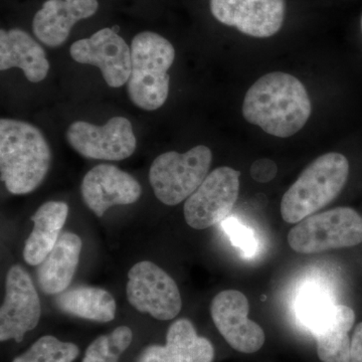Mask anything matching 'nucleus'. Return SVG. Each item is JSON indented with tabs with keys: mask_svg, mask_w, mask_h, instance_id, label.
<instances>
[{
	"mask_svg": "<svg viewBox=\"0 0 362 362\" xmlns=\"http://www.w3.org/2000/svg\"><path fill=\"white\" fill-rule=\"evenodd\" d=\"M311 111L306 88L294 76L282 71L259 78L247 90L243 104L247 122L280 138L299 132L306 125Z\"/></svg>",
	"mask_w": 362,
	"mask_h": 362,
	"instance_id": "nucleus-1",
	"label": "nucleus"
},
{
	"mask_svg": "<svg viewBox=\"0 0 362 362\" xmlns=\"http://www.w3.org/2000/svg\"><path fill=\"white\" fill-rule=\"evenodd\" d=\"M52 164V150L37 126L0 120V173L11 194H28L45 180Z\"/></svg>",
	"mask_w": 362,
	"mask_h": 362,
	"instance_id": "nucleus-2",
	"label": "nucleus"
},
{
	"mask_svg": "<svg viewBox=\"0 0 362 362\" xmlns=\"http://www.w3.org/2000/svg\"><path fill=\"white\" fill-rule=\"evenodd\" d=\"M175 51L165 37L153 32L138 33L131 44V71L127 82L131 102L145 111L165 104Z\"/></svg>",
	"mask_w": 362,
	"mask_h": 362,
	"instance_id": "nucleus-3",
	"label": "nucleus"
},
{
	"mask_svg": "<svg viewBox=\"0 0 362 362\" xmlns=\"http://www.w3.org/2000/svg\"><path fill=\"white\" fill-rule=\"evenodd\" d=\"M349 175V162L337 152L318 157L302 171L281 202V214L288 223H298L329 204L342 192Z\"/></svg>",
	"mask_w": 362,
	"mask_h": 362,
	"instance_id": "nucleus-4",
	"label": "nucleus"
},
{
	"mask_svg": "<svg viewBox=\"0 0 362 362\" xmlns=\"http://www.w3.org/2000/svg\"><path fill=\"white\" fill-rule=\"evenodd\" d=\"M213 161L209 147L199 145L185 153L165 152L156 158L149 181L157 199L166 206H177L204 182Z\"/></svg>",
	"mask_w": 362,
	"mask_h": 362,
	"instance_id": "nucleus-5",
	"label": "nucleus"
},
{
	"mask_svg": "<svg viewBox=\"0 0 362 362\" xmlns=\"http://www.w3.org/2000/svg\"><path fill=\"white\" fill-rule=\"evenodd\" d=\"M288 244L300 254H317L362 243V216L350 207H337L300 221L288 233Z\"/></svg>",
	"mask_w": 362,
	"mask_h": 362,
	"instance_id": "nucleus-6",
	"label": "nucleus"
},
{
	"mask_svg": "<svg viewBox=\"0 0 362 362\" xmlns=\"http://www.w3.org/2000/svg\"><path fill=\"white\" fill-rule=\"evenodd\" d=\"M126 295L133 308L157 320L175 318L182 307L175 281L149 261L139 262L128 272Z\"/></svg>",
	"mask_w": 362,
	"mask_h": 362,
	"instance_id": "nucleus-7",
	"label": "nucleus"
},
{
	"mask_svg": "<svg viewBox=\"0 0 362 362\" xmlns=\"http://www.w3.org/2000/svg\"><path fill=\"white\" fill-rule=\"evenodd\" d=\"M66 141L85 158L121 161L136 150L133 126L125 117H113L103 126L76 121L66 130Z\"/></svg>",
	"mask_w": 362,
	"mask_h": 362,
	"instance_id": "nucleus-8",
	"label": "nucleus"
},
{
	"mask_svg": "<svg viewBox=\"0 0 362 362\" xmlns=\"http://www.w3.org/2000/svg\"><path fill=\"white\" fill-rule=\"evenodd\" d=\"M240 175L228 166L211 171L185 202L183 214L187 225L204 230L226 220L239 197Z\"/></svg>",
	"mask_w": 362,
	"mask_h": 362,
	"instance_id": "nucleus-9",
	"label": "nucleus"
},
{
	"mask_svg": "<svg viewBox=\"0 0 362 362\" xmlns=\"http://www.w3.org/2000/svg\"><path fill=\"white\" fill-rule=\"evenodd\" d=\"M42 307L37 289L25 269L14 265L7 272L6 298L0 308V340L23 341L37 327Z\"/></svg>",
	"mask_w": 362,
	"mask_h": 362,
	"instance_id": "nucleus-10",
	"label": "nucleus"
},
{
	"mask_svg": "<svg viewBox=\"0 0 362 362\" xmlns=\"http://www.w3.org/2000/svg\"><path fill=\"white\" fill-rule=\"evenodd\" d=\"M70 54L77 63L98 66L111 88L122 87L129 80L131 47L112 28H103L74 42Z\"/></svg>",
	"mask_w": 362,
	"mask_h": 362,
	"instance_id": "nucleus-11",
	"label": "nucleus"
},
{
	"mask_svg": "<svg viewBox=\"0 0 362 362\" xmlns=\"http://www.w3.org/2000/svg\"><path fill=\"white\" fill-rule=\"evenodd\" d=\"M249 301L237 290L221 291L211 305V318L230 347L243 354H254L263 347L265 333L261 326L250 320Z\"/></svg>",
	"mask_w": 362,
	"mask_h": 362,
	"instance_id": "nucleus-12",
	"label": "nucleus"
},
{
	"mask_svg": "<svg viewBox=\"0 0 362 362\" xmlns=\"http://www.w3.org/2000/svg\"><path fill=\"white\" fill-rule=\"evenodd\" d=\"M211 11L223 25L252 37H270L282 28L285 0H211Z\"/></svg>",
	"mask_w": 362,
	"mask_h": 362,
	"instance_id": "nucleus-13",
	"label": "nucleus"
},
{
	"mask_svg": "<svg viewBox=\"0 0 362 362\" xmlns=\"http://www.w3.org/2000/svg\"><path fill=\"white\" fill-rule=\"evenodd\" d=\"M142 194L140 183L112 164H100L88 171L82 182V197L98 218L115 206L135 204Z\"/></svg>",
	"mask_w": 362,
	"mask_h": 362,
	"instance_id": "nucleus-14",
	"label": "nucleus"
},
{
	"mask_svg": "<svg viewBox=\"0 0 362 362\" xmlns=\"http://www.w3.org/2000/svg\"><path fill=\"white\" fill-rule=\"evenodd\" d=\"M214 349L206 337L197 335L194 324L181 318L171 324L165 345H150L136 362H213Z\"/></svg>",
	"mask_w": 362,
	"mask_h": 362,
	"instance_id": "nucleus-15",
	"label": "nucleus"
},
{
	"mask_svg": "<svg viewBox=\"0 0 362 362\" xmlns=\"http://www.w3.org/2000/svg\"><path fill=\"white\" fill-rule=\"evenodd\" d=\"M98 8V0H47L33 18V33L47 47H58L78 21L94 16Z\"/></svg>",
	"mask_w": 362,
	"mask_h": 362,
	"instance_id": "nucleus-16",
	"label": "nucleus"
},
{
	"mask_svg": "<svg viewBox=\"0 0 362 362\" xmlns=\"http://www.w3.org/2000/svg\"><path fill=\"white\" fill-rule=\"evenodd\" d=\"M18 68L30 82L40 83L49 71L44 49L21 28L0 30V71Z\"/></svg>",
	"mask_w": 362,
	"mask_h": 362,
	"instance_id": "nucleus-17",
	"label": "nucleus"
},
{
	"mask_svg": "<svg viewBox=\"0 0 362 362\" xmlns=\"http://www.w3.org/2000/svg\"><path fill=\"white\" fill-rule=\"evenodd\" d=\"M83 242L74 233H62L47 258L37 266V285L47 295H58L70 286L82 252Z\"/></svg>",
	"mask_w": 362,
	"mask_h": 362,
	"instance_id": "nucleus-18",
	"label": "nucleus"
},
{
	"mask_svg": "<svg viewBox=\"0 0 362 362\" xmlns=\"http://www.w3.org/2000/svg\"><path fill=\"white\" fill-rule=\"evenodd\" d=\"M68 214L66 202H47L30 218L33 230L23 249V258L28 265L39 266L47 258L61 237Z\"/></svg>",
	"mask_w": 362,
	"mask_h": 362,
	"instance_id": "nucleus-19",
	"label": "nucleus"
},
{
	"mask_svg": "<svg viewBox=\"0 0 362 362\" xmlns=\"http://www.w3.org/2000/svg\"><path fill=\"white\" fill-rule=\"evenodd\" d=\"M356 314L345 305L337 304L328 316L312 332L315 337L317 354L322 362H350L349 331Z\"/></svg>",
	"mask_w": 362,
	"mask_h": 362,
	"instance_id": "nucleus-20",
	"label": "nucleus"
},
{
	"mask_svg": "<svg viewBox=\"0 0 362 362\" xmlns=\"http://www.w3.org/2000/svg\"><path fill=\"white\" fill-rule=\"evenodd\" d=\"M54 302L63 313L96 322H110L116 316V301L111 293L94 286H75L57 295Z\"/></svg>",
	"mask_w": 362,
	"mask_h": 362,
	"instance_id": "nucleus-21",
	"label": "nucleus"
},
{
	"mask_svg": "<svg viewBox=\"0 0 362 362\" xmlns=\"http://www.w3.org/2000/svg\"><path fill=\"white\" fill-rule=\"evenodd\" d=\"M330 292L318 283H308L298 293L295 312L298 320L313 332L335 306Z\"/></svg>",
	"mask_w": 362,
	"mask_h": 362,
	"instance_id": "nucleus-22",
	"label": "nucleus"
},
{
	"mask_svg": "<svg viewBox=\"0 0 362 362\" xmlns=\"http://www.w3.org/2000/svg\"><path fill=\"white\" fill-rule=\"evenodd\" d=\"M132 339L133 333L129 327H117L110 334L102 335L90 343L83 362H118Z\"/></svg>",
	"mask_w": 362,
	"mask_h": 362,
	"instance_id": "nucleus-23",
	"label": "nucleus"
},
{
	"mask_svg": "<svg viewBox=\"0 0 362 362\" xmlns=\"http://www.w3.org/2000/svg\"><path fill=\"white\" fill-rule=\"evenodd\" d=\"M77 345L63 342L58 338L47 335L37 340L30 349L13 362H73L78 356Z\"/></svg>",
	"mask_w": 362,
	"mask_h": 362,
	"instance_id": "nucleus-24",
	"label": "nucleus"
},
{
	"mask_svg": "<svg viewBox=\"0 0 362 362\" xmlns=\"http://www.w3.org/2000/svg\"><path fill=\"white\" fill-rule=\"evenodd\" d=\"M221 228L228 235L233 247L239 249L245 257H254L258 251L259 242L251 228L235 216H228L221 223Z\"/></svg>",
	"mask_w": 362,
	"mask_h": 362,
	"instance_id": "nucleus-25",
	"label": "nucleus"
},
{
	"mask_svg": "<svg viewBox=\"0 0 362 362\" xmlns=\"http://www.w3.org/2000/svg\"><path fill=\"white\" fill-rule=\"evenodd\" d=\"M278 168L275 162L270 159H259L252 164L251 175L255 180L267 183L277 175Z\"/></svg>",
	"mask_w": 362,
	"mask_h": 362,
	"instance_id": "nucleus-26",
	"label": "nucleus"
},
{
	"mask_svg": "<svg viewBox=\"0 0 362 362\" xmlns=\"http://www.w3.org/2000/svg\"><path fill=\"white\" fill-rule=\"evenodd\" d=\"M350 362H362V322L357 324L352 335Z\"/></svg>",
	"mask_w": 362,
	"mask_h": 362,
	"instance_id": "nucleus-27",
	"label": "nucleus"
},
{
	"mask_svg": "<svg viewBox=\"0 0 362 362\" xmlns=\"http://www.w3.org/2000/svg\"><path fill=\"white\" fill-rule=\"evenodd\" d=\"M361 32H362V16H361Z\"/></svg>",
	"mask_w": 362,
	"mask_h": 362,
	"instance_id": "nucleus-28",
	"label": "nucleus"
}]
</instances>
